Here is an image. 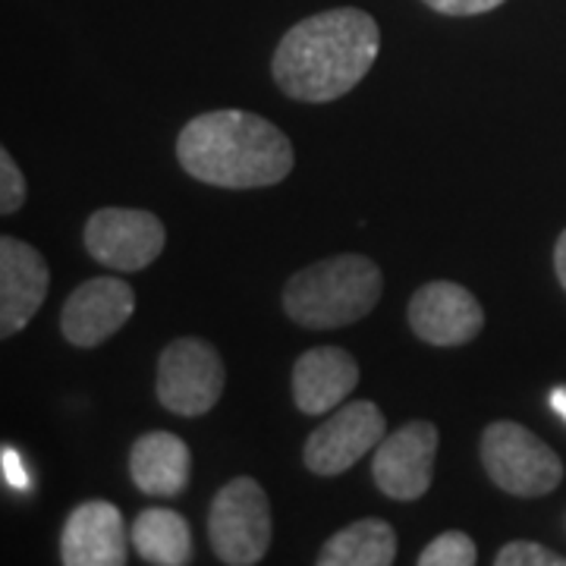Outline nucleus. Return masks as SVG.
<instances>
[{
    "label": "nucleus",
    "instance_id": "nucleus-1",
    "mask_svg": "<svg viewBox=\"0 0 566 566\" xmlns=\"http://www.w3.org/2000/svg\"><path fill=\"white\" fill-rule=\"evenodd\" d=\"M381 51V29L371 13L356 7L324 10L296 22L277 44L271 73L286 98L327 104L344 98Z\"/></svg>",
    "mask_w": 566,
    "mask_h": 566
},
{
    "label": "nucleus",
    "instance_id": "nucleus-2",
    "mask_svg": "<svg viewBox=\"0 0 566 566\" xmlns=\"http://www.w3.org/2000/svg\"><path fill=\"white\" fill-rule=\"evenodd\" d=\"M180 167L221 189H262L290 177L296 155L281 126L249 111H211L182 126Z\"/></svg>",
    "mask_w": 566,
    "mask_h": 566
},
{
    "label": "nucleus",
    "instance_id": "nucleus-3",
    "mask_svg": "<svg viewBox=\"0 0 566 566\" xmlns=\"http://www.w3.org/2000/svg\"><path fill=\"white\" fill-rule=\"evenodd\" d=\"M385 290L381 268L356 255H331L296 271L283 286V312L312 331H334L363 322Z\"/></svg>",
    "mask_w": 566,
    "mask_h": 566
},
{
    "label": "nucleus",
    "instance_id": "nucleus-4",
    "mask_svg": "<svg viewBox=\"0 0 566 566\" xmlns=\"http://www.w3.org/2000/svg\"><path fill=\"white\" fill-rule=\"evenodd\" d=\"M482 465L513 497H545L564 482V463L520 422H491L482 434Z\"/></svg>",
    "mask_w": 566,
    "mask_h": 566
},
{
    "label": "nucleus",
    "instance_id": "nucleus-5",
    "mask_svg": "<svg viewBox=\"0 0 566 566\" xmlns=\"http://www.w3.org/2000/svg\"><path fill=\"white\" fill-rule=\"evenodd\" d=\"M208 538L227 566H252L271 547V506L264 488L237 475L214 494L208 510Z\"/></svg>",
    "mask_w": 566,
    "mask_h": 566
},
{
    "label": "nucleus",
    "instance_id": "nucleus-6",
    "mask_svg": "<svg viewBox=\"0 0 566 566\" xmlns=\"http://www.w3.org/2000/svg\"><path fill=\"white\" fill-rule=\"evenodd\" d=\"M227 371L221 353L199 337H177L158 359V400L182 419L211 412L221 400Z\"/></svg>",
    "mask_w": 566,
    "mask_h": 566
},
{
    "label": "nucleus",
    "instance_id": "nucleus-7",
    "mask_svg": "<svg viewBox=\"0 0 566 566\" xmlns=\"http://www.w3.org/2000/svg\"><path fill=\"white\" fill-rule=\"evenodd\" d=\"M387 419L371 400L337 406L305 441L303 460L308 472L334 479L385 441Z\"/></svg>",
    "mask_w": 566,
    "mask_h": 566
},
{
    "label": "nucleus",
    "instance_id": "nucleus-8",
    "mask_svg": "<svg viewBox=\"0 0 566 566\" xmlns=\"http://www.w3.org/2000/svg\"><path fill=\"white\" fill-rule=\"evenodd\" d=\"M167 230L158 214L142 208H98L85 221L88 255L111 271L133 274L164 252Z\"/></svg>",
    "mask_w": 566,
    "mask_h": 566
},
{
    "label": "nucleus",
    "instance_id": "nucleus-9",
    "mask_svg": "<svg viewBox=\"0 0 566 566\" xmlns=\"http://www.w3.org/2000/svg\"><path fill=\"white\" fill-rule=\"evenodd\" d=\"M438 441V428L431 422H409L385 434L371 457V479L378 491L400 504L424 497L434 475Z\"/></svg>",
    "mask_w": 566,
    "mask_h": 566
},
{
    "label": "nucleus",
    "instance_id": "nucleus-10",
    "mask_svg": "<svg viewBox=\"0 0 566 566\" xmlns=\"http://www.w3.org/2000/svg\"><path fill=\"white\" fill-rule=\"evenodd\" d=\"M409 327L428 346H465L485 327V312L460 283L431 281L409 300Z\"/></svg>",
    "mask_w": 566,
    "mask_h": 566
},
{
    "label": "nucleus",
    "instance_id": "nucleus-11",
    "mask_svg": "<svg viewBox=\"0 0 566 566\" xmlns=\"http://www.w3.org/2000/svg\"><path fill=\"white\" fill-rule=\"evenodd\" d=\"M136 312V293L120 277H92L63 303L61 331L66 344L92 349L114 337Z\"/></svg>",
    "mask_w": 566,
    "mask_h": 566
},
{
    "label": "nucleus",
    "instance_id": "nucleus-12",
    "mask_svg": "<svg viewBox=\"0 0 566 566\" xmlns=\"http://www.w3.org/2000/svg\"><path fill=\"white\" fill-rule=\"evenodd\" d=\"M51 286V271L35 245L17 237L0 240V337L20 334L39 315Z\"/></svg>",
    "mask_w": 566,
    "mask_h": 566
},
{
    "label": "nucleus",
    "instance_id": "nucleus-13",
    "mask_svg": "<svg viewBox=\"0 0 566 566\" xmlns=\"http://www.w3.org/2000/svg\"><path fill=\"white\" fill-rule=\"evenodd\" d=\"M61 560L66 566L126 564V526L120 510L107 501H85L63 523Z\"/></svg>",
    "mask_w": 566,
    "mask_h": 566
},
{
    "label": "nucleus",
    "instance_id": "nucleus-14",
    "mask_svg": "<svg viewBox=\"0 0 566 566\" xmlns=\"http://www.w3.org/2000/svg\"><path fill=\"white\" fill-rule=\"evenodd\" d=\"M359 385V363L340 346L305 349L293 365V400L305 416H324L346 403Z\"/></svg>",
    "mask_w": 566,
    "mask_h": 566
},
{
    "label": "nucleus",
    "instance_id": "nucleus-15",
    "mask_svg": "<svg viewBox=\"0 0 566 566\" xmlns=\"http://www.w3.org/2000/svg\"><path fill=\"white\" fill-rule=\"evenodd\" d=\"M129 475L148 497H180L192 475V453L182 438L170 431H148L133 444Z\"/></svg>",
    "mask_w": 566,
    "mask_h": 566
},
{
    "label": "nucleus",
    "instance_id": "nucleus-16",
    "mask_svg": "<svg viewBox=\"0 0 566 566\" xmlns=\"http://www.w3.org/2000/svg\"><path fill=\"white\" fill-rule=\"evenodd\" d=\"M397 560V532L385 520L365 516L334 532L318 551V566H390Z\"/></svg>",
    "mask_w": 566,
    "mask_h": 566
},
{
    "label": "nucleus",
    "instance_id": "nucleus-17",
    "mask_svg": "<svg viewBox=\"0 0 566 566\" xmlns=\"http://www.w3.org/2000/svg\"><path fill=\"white\" fill-rule=\"evenodd\" d=\"M129 538L145 564L186 566L192 564V532L177 510L148 506L136 516Z\"/></svg>",
    "mask_w": 566,
    "mask_h": 566
},
{
    "label": "nucleus",
    "instance_id": "nucleus-18",
    "mask_svg": "<svg viewBox=\"0 0 566 566\" xmlns=\"http://www.w3.org/2000/svg\"><path fill=\"white\" fill-rule=\"evenodd\" d=\"M479 560V547L465 532H444L419 554V566H472Z\"/></svg>",
    "mask_w": 566,
    "mask_h": 566
},
{
    "label": "nucleus",
    "instance_id": "nucleus-19",
    "mask_svg": "<svg viewBox=\"0 0 566 566\" xmlns=\"http://www.w3.org/2000/svg\"><path fill=\"white\" fill-rule=\"evenodd\" d=\"M494 564L497 566H566V557L545 545H535V542H510V545H504L501 551H497Z\"/></svg>",
    "mask_w": 566,
    "mask_h": 566
},
{
    "label": "nucleus",
    "instance_id": "nucleus-20",
    "mask_svg": "<svg viewBox=\"0 0 566 566\" xmlns=\"http://www.w3.org/2000/svg\"><path fill=\"white\" fill-rule=\"evenodd\" d=\"M25 177L7 148H0V214H17L25 202Z\"/></svg>",
    "mask_w": 566,
    "mask_h": 566
},
{
    "label": "nucleus",
    "instance_id": "nucleus-21",
    "mask_svg": "<svg viewBox=\"0 0 566 566\" xmlns=\"http://www.w3.org/2000/svg\"><path fill=\"white\" fill-rule=\"evenodd\" d=\"M424 3L444 17H479L488 10H497L504 0H424Z\"/></svg>",
    "mask_w": 566,
    "mask_h": 566
},
{
    "label": "nucleus",
    "instance_id": "nucleus-22",
    "mask_svg": "<svg viewBox=\"0 0 566 566\" xmlns=\"http://www.w3.org/2000/svg\"><path fill=\"white\" fill-rule=\"evenodd\" d=\"M3 472H7V482H10V485H17L20 491L29 488V475H25V469H22L20 463V453L10 450V447L3 450Z\"/></svg>",
    "mask_w": 566,
    "mask_h": 566
},
{
    "label": "nucleus",
    "instance_id": "nucleus-23",
    "mask_svg": "<svg viewBox=\"0 0 566 566\" xmlns=\"http://www.w3.org/2000/svg\"><path fill=\"white\" fill-rule=\"evenodd\" d=\"M554 271H557V281L566 290V230L557 237V245H554Z\"/></svg>",
    "mask_w": 566,
    "mask_h": 566
},
{
    "label": "nucleus",
    "instance_id": "nucleus-24",
    "mask_svg": "<svg viewBox=\"0 0 566 566\" xmlns=\"http://www.w3.org/2000/svg\"><path fill=\"white\" fill-rule=\"evenodd\" d=\"M551 406H554V412H557V416H564L566 419V387L551 390Z\"/></svg>",
    "mask_w": 566,
    "mask_h": 566
}]
</instances>
